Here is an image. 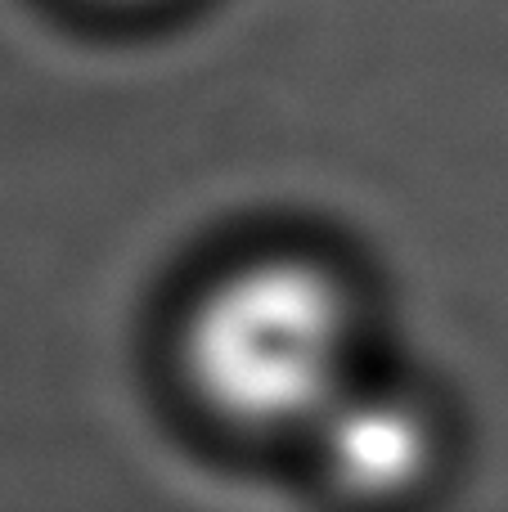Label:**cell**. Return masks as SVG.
<instances>
[{
  "instance_id": "obj_1",
  "label": "cell",
  "mask_w": 508,
  "mask_h": 512,
  "mask_svg": "<svg viewBox=\"0 0 508 512\" xmlns=\"http://www.w3.org/2000/svg\"><path fill=\"white\" fill-rule=\"evenodd\" d=\"M180 369L234 432L311 436L360 382V297L324 256H243L189 301Z\"/></svg>"
},
{
  "instance_id": "obj_2",
  "label": "cell",
  "mask_w": 508,
  "mask_h": 512,
  "mask_svg": "<svg viewBox=\"0 0 508 512\" xmlns=\"http://www.w3.org/2000/svg\"><path fill=\"white\" fill-rule=\"evenodd\" d=\"M311 450L324 481L347 504L392 508L414 499L441 463V418L423 396L396 382L360 378L315 423Z\"/></svg>"
},
{
  "instance_id": "obj_3",
  "label": "cell",
  "mask_w": 508,
  "mask_h": 512,
  "mask_svg": "<svg viewBox=\"0 0 508 512\" xmlns=\"http://www.w3.org/2000/svg\"><path fill=\"white\" fill-rule=\"evenodd\" d=\"M108 5H149V0H108Z\"/></svg>"
}]
</instances>
